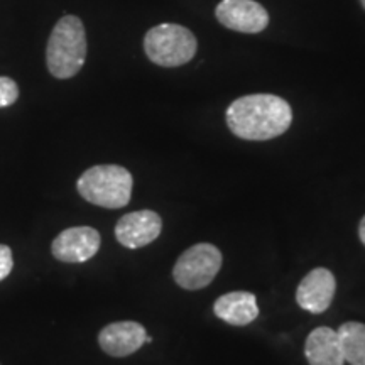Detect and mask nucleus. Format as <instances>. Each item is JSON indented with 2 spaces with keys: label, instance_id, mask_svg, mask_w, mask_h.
I'll return each instance as SVG.
<instances>
[{
  "label": "nucleus",
  "instance_id": "nucleus-17",
  "mask_svg": "<svg viewBox=\"0 0 365 365\" xmlns=\"http://www.w3.org/2000/svg\"><path fill=\"white\" fill-rule=\"evenodd\" d=\"M360 2H362V6H364V9H365V0H360Z\"/></svg>",
  "mask_w": 365,
  "mask_h": 365
},
{
  "label": "nucleus",
  "instance_id": "nucleus-15",
  "mask_svg": "<svg viewBox=\"0 0 365 365\" xmlns=\"http://www.w3.org/2000/svg\"><path fill=\"white\" fill-rule=\"evenodd\" d=\"M14 267V257L12 250L9 245L0 244V281H4L9 274L12 272Z\"/></svg>",
  "mask_w": 365,
  "mask_h": 365
},
{
  "label": "nucleus",
  "instance_id": "nucleus-12",
  "mask_svg": "<svg viewBox=\"0 0 365 365\" xmlns=\"http://www.w3.org/2000/svg\"><path fill=\"white\" fill-rule=\"evenodd\" d=\"M304 355L309 365H344L345 362L339 333L330 327H318L309 333Z\"/></svg>",
  "mask_w": 365,
  "mask_h": 365
},
{
  "label": "nucleus",
  "instance_id": "nucleus-14",
  "mask_svg": "<svg viewBox=\"0 0 365 365\" xmlns=\"http://www.w3.org/2000/svg\"><path fill=\"white\" fill-rule=\"evenodd\" d=\"M19 98V86L9 76H0V108L11 107Z\"/></svg>",
  "mask_w": 365,
  "mask_h": 365
},
{
  "label": "nucleus",
  "instance_id": "nucleus-16",
  "mask_svg": "<svg viewBox=\"0 0 365 365\" xmlns=\"http://www.w3.org/2000/svg\"><path fill=\"white\" fill-rule=\"evenodd\" d=\"M359 237L360 240H362V244L365 245V217L360 220V225H359Z\"/></svg>",
  "mask_w": 365,
  "mask_h": 365
},
{
  "label": "nucleus",
  "instance_id": "nucleus-3",
  "mask_svg": "<svg viewBox=\"0 0 365 365\" xmlns=\"http://www.w3.org/2000/svg\"><path fill=\"white\" fill-rule=\"evenodd\" d=\"M134 180L125 168L117 164H98L80 176L76 190L91 205L102 208H122L130 202Z\"/></svg>",
  "mask_w": 365,
  "mask_h": 365
},
{
  "label": "nucleus",
  "instance_id": "nucleus-11",
  "mask_svg": "<svg viewBox=\"0 0 365 365\" xmlns=\"http://www.w3.org/2000/svg\"><path fill=\"white\" fill-rule=\"evenodd\" d=\"M213 313L228 325H250L259 317L257 298L249 291H232V293L223 294L215 301Z\"/></svg>",
  "mask_w": 365,
  "mask_h": 365
},
{
  "label": "nucleus",
  "instance_id": "nucleus-10",
  "mask_svg": "<svg viewBox=\"0 0 365 365\" xmlns=\"http://www.w3.org/2000/svg\"><path fill=\"white\" fill-rule=\"evenodd\" d=\"M145 328L135 322L110 323L98 333V345L110 357H129L145 344Z\"/></svg>",
  "mask_w": 365,
  "mask_h": 365
},
{
  "label": "nucleus",
  "instance_id": "nucleus-5",
  "mask_svg": "<svg viewBox=\"0 0 365 365\" xmlns=\"http://www.w3.org/2000/svg\"><path fill=\"white\" fill-rule=\"evenodd\" d=\"M220 269V249L213 244H196L180 255L173 267V277L182 289L198 291L212 284Z\"/></svg>",
  "mask_w": 365,
  "mask_h": 365
},
{
  "label": "nucleus",
  "instance_id": "nucleus-4",
  "mask_svg": "<svg viewBox=\"0 0 365 365\" xmlns=\"http://www.w3.org/2000/svg\"><path fill=\"white\" fill-rule=\"evenodd\" d=\"M198 43L188 27L180 24H159L150 27L144 38V51L154 65L176 68L195 58Z\"/></svg>",
  "mask_w": 365,
  "mask_h": 365
},
{
  "label": "nucleus",
  "instance_id": "nucleus-13",
  "mask_svg": "<svg viewBox=\"0 0 365 365\" xmlns=\"http://www.w3.org/2000/svg\"><path fill=\"white\" fill-rule=\"evenodd\" d=\"M339 340L345 362L365 365V325L359 322H346L339 330Z\"/></svg>",
  "mask_w": 365,
  "mask_h": 365
},
{
  "label": "nucleus",
  "instance_id": "nucleus-8",
  "mask_svg": "<svg viewBox=\"0 0 365 365\" xmlns=\"http://www.w3.org/2000/svg\"><path fill=\"white\" fill-rule=\"evenodd\" d=\"M163 220L153 210L127 213L117 222L115 239L127 249H140L161 235Z\"/></svg>",
  "mask_w": 365,
  "mask_h": 365
},
{
  "label": "nucleus",
  "instance_id": "nucleus-7",
  "mask_svg": "<svg viewBox=\"0 0 365 365\" xmlns=\"http://www.w3.org/2000/svg\"><path fill=\"white\" fill-rule=\"evenodd\" d=\"M100 234L91 227H71L63 230L51 244V252L58 261L68 264L86 262L98 252Z\"/></svg>",
  "mask_w": 365,
  "mask_h": 365
},
{
  "label": "nucleus",
  "instance_id": "nucleus-9",
  "mask_svg": "<svg viewBox=\"0 0 365 365\" xmlns=\"http://www.w3.org/2000/svg\"><path fill=\"white\" fill-rule=\"evenodd\" d=\"M336 291V279L331 271L317 267L304 276L296 289V303L304 312L319 314L330 308Z\"/></svg>",
  "mask_w": 365,
  "mask_h": 365
},
{
  "label": "nucleus",
  "instance_id": "nucleus-1",
  "mask_svg": "<svg viewBox=\"0 0 365 365\" xmlns=\"http://www.w3.org/2000/svg\"><path fill=\"white\" fill-rule=\"evenodd\" d=\"M293 110L284 98L271 93L245 95L227 108V125L244 140H269L291 127Z\"/></svg>",
  "mask_w": 365,
  "mask_h": 365
},
{
  "label": "nucleus",
  "instance_id": "nucleus-2",
  "mask_svg": "<svg viewBox=\"0 0 365 365\" xmlns=\"http://www.w3.org/2000/svg\"><path fill=\"white\" fill-rule=\"evenodd\" d=\"M86 59V33L80 17L65 16L53 27L46 48V63L54 78L78 75Z\"/></svg>",
  "mask_w": 365,
  "mask_h": 365
},
{
  "label": "nucleus",
  "instance_id": "nucleus-6",
  "mask_svg": "<svg viewBox=\"0 0 365 365\" xmlns=\"http://www.w3.org/2000/svg\"><path fill=\"white\" fill-rule=\"evenodd\" d=\"M222 26L237 33L257 34L269 26V14L255 0H222L215 9Z\"/></svg>",
  "mask_w": 365,
  "mask_h": 365
}]
</instances>
